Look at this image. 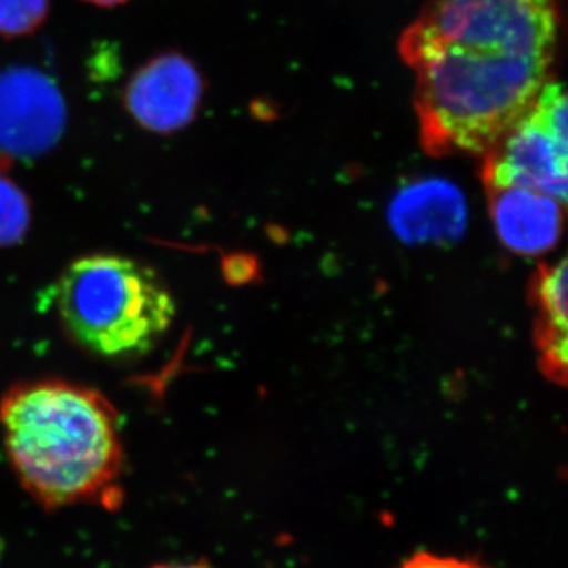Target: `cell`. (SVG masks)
Wrapping results in <instances>:
<instances>
[{"label":"cell","mask_w":568,"mask_h":568,"mask_svg":"<svg viewBox=\"0 0 568 568\" xmlns=\"http://www.w3.org/2000/svg\"><path fill=\"white\" fill-rule=\"evenodd\" d=\"M84 2L93 3L97 7H119L130 2V0H84Z\"/></svg>","instance_id":"cell-14"},{"label":"cell","mask_w":568,"mask_h":568,"mask_svg":"<svg viewBox=\"0 0 568 568\" xmlns=\"http://www.w3.org/2000/svg\"><path fill=\"white\" fill-rule=\"evenodd\" d=\"M149 568H215L209 560H166V562L153 564Z\"/></svg>","instance_id":"cell-13"},{"label":"cell","mask_w":568,"mask_h":568,"mask_svg":"<svg viewBox=\"0 0 568 568\" xmlns=\"http://www.w3.org/2000/svg\"><path fill=\"white\" fill-rule=\"evenodd\" d=\"M0 426L14 476L44 510L121 504V417L100 392L62 379L17 384L0 399Z\"/></svg>","instance_id":"cell-2"},{"label":"cell","mask_w":568,"mask_h":568,"mask_svg":"<svg viewBox=\"0 0 568 568\" xmlns=\"http://www.w3.org/2000/svg\"><path fill=\"white\" fill-rule=\"evenodd\" d=\"M489 215L497 241L517 256H544L558 246L562 235V203L534 190H489Z\"/></svg>","instance_id":"cell-8"},{"label":"cell","mask_w":568,"mask_h":568,"mask_svg":"<svg viewBox=\"0 0 568 568\" xmlns=\"http://www.w3.org/2000/svg\"><path fill=\"white\" fill-rule=\"evenodd\" d=\"M55 308L67 334L103 358L148 354L175 317V302L149 265L119 254H89L63 271Z\"/></svg>","instance_id":"cell-3"},{"label":"cell","mask_w":568,"mask_h":568,"mask_svg":"<svg viewBox=\"0 0 568 568\" xmlns=\"http://www.w3.org/2000/svg\"><path fill=\"white\" fill-rule=\"evenodd\" d=\"M567 261L549 265L538 276L537 298L544 313L545 364L564 377L567 366Z\"/></svg>","instance_id":"cell-9"},{"label":"cell","mask_w":568,"mask_h":568,"mask_svg":"<svg viewBox=\"0 0 568 568\" xmlns=\"http://www.w3.org/2000/svg\"><path fill=\"white\" fill-rule=\"evenodd\" d=\"M396 568H489L476 559L457 558V556L435 555L429 551L414 552Z\"/></svg>","instance_id":"cell-12"},{"label":"cell","mask_w":568,"mask_h":568,"mask_svg":"<svg viewBox=\"0 0 568 568\" xmlns=\"http://www.w3.org/2000/svg\"><path fill=\"white\" fill-rule=\"evenodd\" d=\"M31 224V201L0 163V246L22 241Z\"/></svg>","instance_id":"cell-10"},{"label":"cell","mask_w":568,"mask_h":568,"mask_svg":"<svg viewBox=\"0 0 568 568\" xmlns=\"http://www.w3.org/2000/svg\"><path fill=\"white\" fill-rule=\"evenodd\" d=\"M387 220L392 234L407 246L454 245L465 237L469 204L447 179H417L392 197Z\"/></svg>","instance_id":"cell-7"},{"label":"cell","mask_w":568,"mask_h":568,"mask_svg":"<svg viewBox=\"0 0 568 568\" xmlns=\"http://www.w3.org/2000/svg\"><path fill=\"white\" fill-rule=\"evenodd\" d=\"M51 0H0V37L21 39L43 26Z\"/></svg>","instance_id":"cell-11"},{"label":"cell","mask_w":568,"mask_h":568,"mask_svg":"<svg viewBox=\"0 0 568 568\" xmlns=\"http://www.w3.org/2000/svg\"><path fill=\"white\" fill-rule=\"evenodd\" d=\"M559 29V0H433L399 41L426 151L485 155L549 80Z\"/></svg>","instance_id":"cell-1"},{"label":"cell","mask_w":568,"mask_h":568,"mask_svg":"<svg viewBox=\"0 0 568 568\" xmlns=\"http://www.w3.org/2000/svg\"><path fill=\"white\" fill-rule=\"evenodd\" d=\"M204 97V80L192 59L160 52L134 71L123 91V106L141 129L174 134L192 125Z\"/></svg>","instance_id":"cell-6"},{"label":"cell","mask_w":568,"mask_h":568,"mask_svg":"<svg viewBox=\"0 0 568 568\" xmlns=\"http://www.w3.org/2000/svg\"><path fill=\"white\" fill-rule=\"evenodd\" d=\"M65 125V100L47 73L29 65L0 71V152L41 155L61 141Z\"/></svg>","instance_id":"cell-5"},{"label":"cell","mask_w":568,"mask_h":568,"mask_svg":"<svg viewBox=\"0 0 568 568\" xmlns=\"http://www.w3.org/2000/svg\"><path fill=\"white\" fill-rule=\"evenodd\" d=\"M488 190H534L567 201L568 114L564 85L545 82L528 111L485 153Z\"/></svg>","instance_id":"cell-4"}]
</instances>
